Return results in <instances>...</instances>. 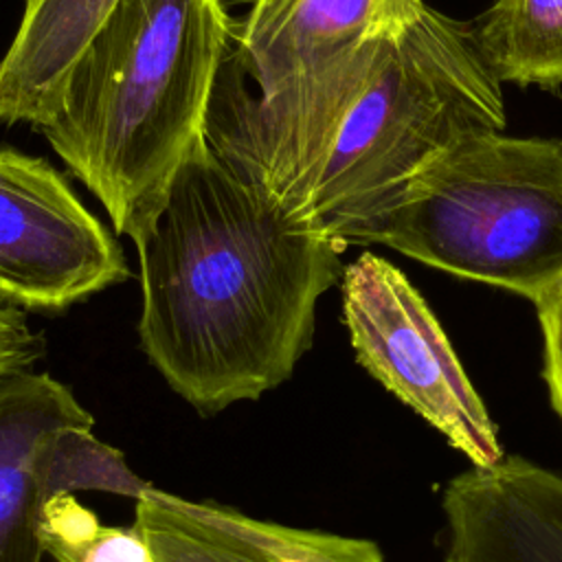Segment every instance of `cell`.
Listing matches in <instances>:
<instances>
[{"label":"cell","instance_id":"10","mask_svg":"<svg viewBox=\"0 0 562 562\" xmlns=\"http://www.w3.org/2000/svg\"><path fill=\"white\" fill-rule=\"evenodd\" d=\"M424 0H252L231 55L268 94L406 24Z\"/></svg>","mask_w":562,"mask_h":562},{"label":"cell","instance_id":"15","mask_svg":"<svg viewBox=\"0 0 562 562\" xmlns=\"http://www.w3.org/2000/svg\"><path fill=\"white\" fill-rule=\"evenodd\" d=\"M44 353V340L26 318L11 307H0V378L29 371Z\"/></svg>","mask_w":562,"mask_h":562},{"label":"cell","instance_id":"12","mask_svg":"<svg viewBox=\"0 0 562 562\" xmlns=\"http://www.w3.org/2000/svg\"><path fill=\"white\" fill-rule=\"evenodd\" d=\"M472 35L496 81L562 86V0H496Z\"/></svg>","mask_w":562,"mask_h":562},{"label":"cell","instance_id":"7","mask_svg":"<svg viewBox=\"0 0 562 562\" xmlns=\"http://www.w3.org/2000/svg\"><path fill=\"white\" fill-rule=\"evenodd\" d=\"M127 277L112 233L46 160L0 149V299L61 310Z\"/></svg>","mask_w":562,"mask_h":562},{"label":"cell","instance_id":"8","mask_svg":"<svg viewBox=\"0 0 562 562\" xmlns=\"http://www.w3.org/2000/svg\"><path fill=\"white\" fill-rule=\"evenodd\" d=\"M441 509L446 562H562V476L522 457L461 472Z\"/></svg>","mask_w":562,"mask_h":562},{"label":"cell","instance_id":"11","mask_svg":"<svg viewBox=\"0 0 562 562\" xmlns=\"http://www.w3.org/2000/svg\"><path fill=\"white\" fill-rule=\"evenodd\" d=\"M119 0H24L0 59V123L37 130L57 112L68 75Z\"/></svg>","mask_w":562,"mask_h":562},{"label":"cell","instance_id":"3","mask_svg":"<svg viewBox=\"0 0 562 562\" xmlns=\"http://www.w3.org/2000/svg\"><path fill=\"white\" fill-rule=\"evenodd\" d=\"M233 24L222 0H119L40 130L132 241L149 226L209 108Z\"/></svg>","mask_w":562,"mask_h":562},{"label":"cell","instance_id":"1","mask_svg":"<svg viewBox=\"0 0 562 562\" xmlns=\"http://www.w3.org/2000/svg\"><path fill=\"white\" fill-rule=\"evenodd\" d=\"M503 127L501 81L472 24L424 2L395 33L268 94L244 86L228 50L206 140L294 220L349 246L430 158Z\"/></svg>","mask_w":562,"mask_h":562},{"label":"cell","instance_id":"14","mask_svg":"<svg viewBox=\"0 0 562 562\" xmlns=\"http://www.w3.org/2000/svg\"><path fill=\"white\" fill-rule=\"evenodd\" d=\"M533 305L542 331V375L551 404L562 419V281Z\"/></svg>","mask_w":562,"mask_h":562},{"label":"cell","instance_id":"13","mask_svg":"<svg viewBox=\"0 0 562 562\" xmlns=\"http://www.w3.org/2000/svg\"><path fill=\"white\" fill-rule=\"evenodd\" d=\"M42 542L55 562H156L147 540L134 527H103L72 494L48 501Z\"/></svg>","mask_w":562,"mask_h":562},{"label":"cell","instance_id":"5","mask_svg":"<svg viewBox=\"0 0 562 562\" xmlns=\"http://www.w3.org/2000/svg\"><path fill=\"white\" fill-rule=\"evenodd\" d=\"M342 316L358 362L472 465L503 459L496 426L432 310L384 257L342 268Z\"/></svg>","mask_w":562,"mask_h":562},{"label":"cell","instance_id":"2","mask_svg":"<svg viewBox=\"0 0 562 562\" xmlns=\"http://www.w3.org/2000/svg\"><path fill=\"white\" fill-rule=\"evenodd\" d=\"M140 345L167 384L213 415L285 382L312 345L342 244L294 220L200 143L134 239Z\"/></svg>","mask_w":562,"mask_h":562},{"label":"cell","instance_id":"6","mask_svg":"<svg viewBox=\"0 0 562 562\" xmlns=\"http://www.w3.org/2000/svg\"><path fill=\"white\" fill-rule=\"evenodd\" d=\"M92 415L48 373L0 378V562H42L44 509L57 494L147 485L92 432Z\"/></svg>","mask_w":562,"mask_h":562},{"label":"cell","instance_id":"9","mask_svg":"<svg viewBox=\"0 0 562 562\" xmlns=\"http://www.w3.org/2000/svg\"><path fill=\"white\" fill-rule=\"evenodd\" d=\"M134 529L156 562H384L369 540L277 525L149 485L136 496Z\"/></svg>","mask_w":562,"mask_h":562},{"label":"cell","instance_id":"4","mask_svg":"<svg viewBox=\"0 0 562 562\" xmlns=\"http://www.w3.org/2000/svg\"><path fill=\"white\" fill-rule=\"evenodd\" d=\"M364 244L536 303L562 281V140L485 132L450 145L402 187Z\"/></svg>","mask_w":562,"mask_h":562}]
</instances>
